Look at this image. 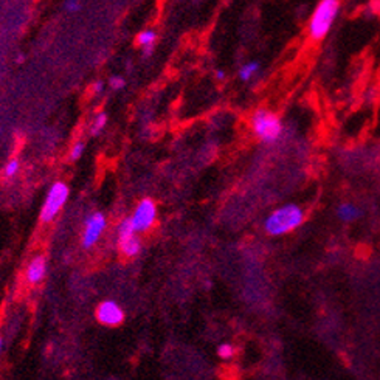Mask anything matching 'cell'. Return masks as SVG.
<instances>
[{
    "label": "cell",
    "mask_w": 380,
    "mask_h": 380,
    "mask_svg": "<svg viewBox=\"0 0 380 380\" xmlns=\"http://www.w3.org/2000/svg\"><path fill=\"white\" fill-rule=\"evenodd\" d=\"M155 217H157L155 204L151 201V199H143V201L138 204V207L135 208L134 214L131 216V221H132L135 231H146L155 222Z\"/></svg>",
    "instance_id": "obj_5"
},
{
    "label": "cell",
    "mask_w": 380,
    "mask_h": 380,
    "mask_svg": "<svg viewBox=\"0 0 380 380\" xmlns=\"http://www.w3.org/2000/svg\"><path fill=\"white\" fill-rule=\"evenodd\" d=\"M106 124H107V115L106 114H100L95 118V123L92 126V135H100L103 132V129L106 128Z\"/></svg>",
    "instance_id": "obj_15"
},
{
    "label": "cell",
    "mask_w": 380,
    "mask_h": 380,
    "mask_svg": "<svg viewBox=\"0 0 380 380\" xmlns=\"http://www.w3.org/2000/svg\"><path fill=\"white\" fill-rule=\"evenodd\" d=\"M81 8L79 0H65V10L68 13H75Z\"/></svg>",
    "instance_id": "obj_19"
},
{
    "label": "cell",
    "mask_w": 380,
    "mask_h": 380,
    "mask_svg": "<svg viewBox=\"0 0 380 380\" xmlns=\"http://www.w3.org/2000/svg\"><path fill=\"white\" fill-rule=\"evenodd\" d=\"M120 248H121L123 255L134 258L141 251V242L137 236H132V238H128L124 241H120Z\"/></svg>",
    "instance_id": "obj_10"
},
{
    "label": "cell",
    "mask_w": 380,
    "mask_h": 380,
    "mask_svg": "<svg viewBox=\"0 0 380 380\" xmlns=\"http://www.w3.org/2000/svg\"><path fill=\"white\" fill-rule=\"evenodd\" d=\"M24 59H25V58H24V54H19V56H17V62H19V64H22V62H24Z\"/></svg>",
    "instance_id": "obj_22"
},
{
    "label": "cell",
    "mask_w": 380,
    "mask_h": 380,
    "mask_svg": "<svg viewBox=\"0 0 380 380\" xmlns=\"http://www.w3.org/2000/svg\"><path fill=\"white\" fill-rule=\"evenodd\" d=\"M103 88H104V82H103V81H97V82L93 84V92H95V93H101Z\"/></svg>",
    "instance_id": "obj_20"
},
{
    "label": "cell",
    "mask_w": 380,
    "mask_h": 380,
    "mask_svg": "<svg viewBox=\"0 0 380 380\" xmlns=\"http://www.w3.org/2000/svg\"><path fill=\"white\" fill-rule=\"evenodd\" d=\"M68 199V186L64 182H54L45 197L41 210V221L48 224L59 214Z\"/></svg>",
    "instance_id": "obj_4"
},
{
    "label": "cell",
    "mask_w": 380,
    "mask_h": 380,
    "mask_svg": "<svg viewBox=\"0 0 380 380\" xmlns=\"http://www.w3.org/2000/svg\"><path fill=\"white\" fill-rule=\"evenodd\" d=\"M258 71H259V64H258L256 61L247 62V64H244V65L241 67V70H239V78H241V81L247 82V81H250V79L255 78Z\"/></svg>",
    "instance_id": "obj_11"
},
{
    "label": "cell",
    "mask_w": 380,
    "mask_h": 380,
    "mask_svg": "<svg viewBox=\"0 0 380 380\" xmlns=\"http://www.w3.org/2000/svg\"><path fill=\"white\" fill-rule=\"evenodd\" d=\"M106 225H107V221L103 213H93L92 216H88L84 225V233H82V247L84 248L93 247L103 234Z\"/></svg>",
    "instance_id": "obj_6"
},
{
    "label": "cell",
    "mask_w": 380,
    "mask_h": 380,
    "mask_svg": "<svg viewBox=\"0 0 380 380\" xmlns=\"http://www.w3.org/2000/svg\"><path fill=\"white\" fill-rule=\"evenodd\" d=\"M97 320L104 326H120L124 320V312L115 301H104L97 309Z\"/></svg>",
    "instance_id": "obj_7"
},
{
    "label": "cell",
    "mask_w": 380,
    "mask_h": 380,
    "mask_svg": "<svg viewBox=\"0 0 380 380\" xmlns=\"http://www.w3.org/2000/svg\"><path fill=\"white\" fill-rule=\"evenodd\" d=\"M155 39H157V34L155 31L152 30H144L138 34L137 38V42L141 45V47H152L155 44Z\"/></svg>",
    "instance_id": "obj_13"
},
{
    "label": "cell",
    "mask_w": 380,
    "mask_h": 380,
    "mask_svg": "<svg viewBox=\"0 0 380 380\" xmlns=\"http://www.w3.org/2000/svg\"><path fill=\"white\" fill-rule=\"evenodd\" d=\"M216 78L222 81V79H225V73H224L222 70H217V71H216Z\"/></svg>",
    "instance_id": "obj_21"
},
{
    "label": "cell",
    "mask_w": 380,
    "mask_h": 380,
    "mask_svg": "<svg viewBox=\"0 0 380 380\" xmlns=\"http://www.w3.org/2000/svg\"><path fill=\"white\" fill-rule=\"evenodd\" d=\"M306 221L304 210L297 204H286L271 211L264 221V230L270 236H282L300 228Z\"/></svg>",
    "instance_id": "obj_1"
},
{
    "label": "cell",
    "mask_w": 380,
    "mask_h": 380,
    "mask_svg": "<svg viewBox=\"0 0 380 380\" xmlns=\"http://www.w3.org/2000/svg\"><path fill=\"white\" fill-rule=\"evenodd\" d=\"M251 131L261 143L275 144L282 137L284 124L275 112L268 109H258L251 115Z\"/></svg>",
    "instance_id": "obj_3"
},
{
    "label": "cell",
    "mask_w": 380,
    "mask_h": 380,
    "mask_svg": "<svg viewBox=\"0 0 380 380\" xmlns=\"http://www.w3.org/2000/svg\"><path fill=\"white\" fill-rule=\"evenodd\" d=\"M109 84H111V87H112L114 90H121V88H124L126 81H124V78H121V76H112L111 81H109Z\"/></svg>",
    "instance_id": "obj_18"
},
{
    "label": "cell",
    "mask_w": 380,
    "mask_h": 380,
    "mask_svg": "<svg viewBox=\"0 0 380 380\" xmlns=\"http://www.w3.org/2000/svg\"><path fill=\"white\" fill-rule=\"evenodd\" d=\"M340 11V0H320L309 21V36L312 41H323L334 27Z\"/></svg>",
    "instance_id": "obj_2"
},
{
    "label": "cell",
    "mask_w": 380,
    "mask_h": 380,
    "mask_svg": "<svg viewBox=\"0 0 380 380\" xmlns=\"http://www.w3.org/2000/svg\"><path fill=\"white\" fill-rule=\"evenodd\" d=\"M84 149H85V144L82 141H76L73 144V148H71V151H70V160L71 161L79 160L82 157V154H84Z\"/></svg>",
    "instance_id": "obj_16"
},
{
    "label": "cell",
    "mask_w": 380,
    "mask_h": 380,
    "mask_svg": "<svg viewBox=\"0 0 380 380\" xmlns=\"http://www.w3.org/2000/svg\"><path fill=\"white\" fill-rule=\"evenodd\" d=\"M337 217L341 221V222H354L357 219H360L361 217V210L351 204V202H345V204H340L338 208H337Z\"/></svg>",
    "instance_id": "obj_9"
},
{
    "label": "cell",
    "mask_w": 380,
    "mask_h": 380,
    "mask_svg": "<svg viewBox=\"0 0 380 380\" xmlns=\"http://www.w3.org/2000/svg\"><path fill=\"white\" fill-rule=\"evenodd\" d=\"M47 275V259L45 256H36L27 267V281L30 284H39Z\"/></svg>",
    "instance_id": "obj_8"
},
{
    "label": "cell",
    "mask_w": 380,
    "mask_h": 380,
    "mask_svg": "<svg viewBox=\"0 0 380 380\" xmlns=\"http://www.w3.org/2000/svg\"><path fill=\"white\" fill-rule=\"evenodd\" d=\"M19 166H21V163H19V160L17 158H13V160H10L8 163H7V166H5V169H4V174H5V177H13L17 171H19Z\"/></svg>",
    "instance_id": "obj_17"
},
{
    "label": "cell",
    "mask_w": 380,
    "mask_h": 380,
    "mask_svg": "<svg viewBox=\"0 0 380 380\" xmlns=\"http://www.w3.org/2000/svg\"><path fill=\"white\" fill-rule=\"evenodd\" d=\"M234 354H236V349H234L231 343H222V345H219V348H217V355L222 360H230L234 357Z\"/></svg>",
    "instance_id": "obj_14"
},
{
    "label": "cell",
    "mask_w": 380,
    "mask_h": 380,
    "mask_svg": "<svg viewBox=\"0 0 380 380\" xmlns=\"http://www.w3.org/2000/svg\"><path fill=\"white\" fill-rule=\"evenodd\" d=\"M0 351H2V338H0Z\"/></svg>",
    "instance_id": "obj_23"
},
{
    "label": "cell",
    "mask_w": 380,
    "mask_h": 380,
    "mask_svg": "<svg viewBox=\"0 0 380 380\" xmlns=\"http://www.w3.org/2000/svg\"><path fill=\"white\" fill-rule=\"evenodd\" d=\"M135 228L132 225V221L131 217H126V219L121 221V224L118 225V241H124L128 238H132L135 236Z\"/></svg>",
    "instance_id": "obj_12"
}]
</instances>
